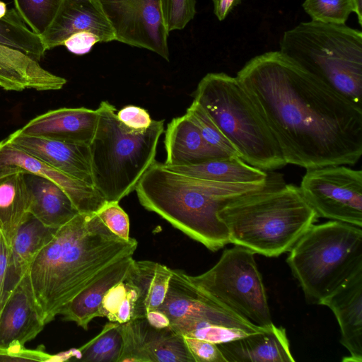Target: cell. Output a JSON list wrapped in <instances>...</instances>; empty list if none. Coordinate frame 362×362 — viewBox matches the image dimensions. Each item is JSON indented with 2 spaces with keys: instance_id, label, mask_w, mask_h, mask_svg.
Masks as SVG:
<instances>
[{
  "instance_id": "1",
  "label": "cell",
  "mask_w": 362,
  "mask_h": 362,
  "mask_svg": "<svg viewBox=\"0 0 362 362\" xmlns=\"http://www.w3.org/2000/svg\"><path fill=\"white\" fill-rule=\"evenodd\" d=\"M286 164L354 165L362 156V107L279 51L249 60L235 76Z\"/></svg>"
},
{
  "instance_id": "2",
  "label": "cell",
  "mask_w": 362,
  "mask_h": 362,
  "mask_svg": "<svg viewBox=\"0 0 362 362\" xmlns=\"http://www.w3.org/2000/svg\"><path fill=\"white\" fill-rule=\"evenodd\" d=\"M137 245L134 238L112 233L96 213H79L57 228L29 267L45 323L114 264L133 255Z\"/></svg>"
},
{
  "instance_id": "3",
  "label": "cell",
  "mask_w": 362,
  "mask_h": 362,
  "mask_svg": "<svg viewBox=\"0 0 362 362\" xmlns=\"http://www.w3.org/2000/svg\"><path fill=\"white\" fill-rule=\"evenodd\" d=\"M265 182L236 184L194 178L155 162L135 191L146 210L209 250L217 251L230 243L228 228L218 217L219 209L230 199L262 187Z\"/></svg>"
},
{
  "instance_id": "4",
  "label": "cell",
  "mask_w": 362,
  "mask_h": 362,
  "mask_svg": "<svg viewBox=\"0 0 362 362\" xmlns=\"http://www.w3.org/2000/svg\"><path fill=\"white\" fill-rule=\"evenodd\" d=\"M264 185L230 199L218 211L230 243L273 257L289 252L317 221L299 187L269 171Z\"/></svg>"
},
{
  "instance_id": "5",
  "label": "cell",
  "mask_w": 362,
  "mask_h": 362,
  "mask_svg": "<svg viewBox=\"0 0 362 362\" xmlns=\"http://www.w3.org/2000/svg\"><path fill=\"white\" fill-rule=\"evenodd\" d=\"M97 110L98 124L89 145L93 185L106 202H119L135 190L156 162L164 119L135 130L118 119L115 107L107 101H102Z\"/></svg>"
},
{
  "instance_id": "6",
  "label": "cell",
  "mask_w": 362,
  "mask_h": 362,
  "mask_svg": "<svg viewBox=\"0 0 362 362\" xmlns=\"http://www.w3.org/2000/svg\"><path fill=\"white\" fill-rule=\"evenodd\" d=\"M280 51L362 107V33L346 24L310 21L286 30Z\"/></svg>"
},
{
  "instance_id": "7",
  "label": "cell",
  "mask_w": 362,
  "mask_h": 362,
  "mask_svg": "<svg viewBox=\"0 0 362 362\" xmlns=\"http://www.w3.org/2000/svg\"><path fill=\"white\" fill-rule=\"evenodd\" d=\"M192 96L244 161L267 172L287 165L266 122L236 77L209 73Z\"/></svg>"
},
{
  "instance_id": "8",
  "label": "cell",
  "mask_w": 362,
  "mask_h": 362,
  "mask_svg": "<svg viewBox=\"0 0 362 362\" xmlns=\"http://www.w3.org/2000/svg\"><path fill=\"white\" fill-rule=\"evenodd\" d=\"M286 262L310 304L320 305L362 269V230L329 221L313 224L289 251Z\"/></svg>"
},
{
  "instance_id": "9",
  "label": "cell",
  "mask_w": 362,
  "mask_h": 362,
  "mask_svg": "<svg viewBox=\"0 0 362 362\" xmlns=\"http://www.w3.org/2000/svg\"><path fill=\"white\" fill-rule=\"evenodd\" d=\"M255 254L235 245L225 250L208 271L187 276L193 285L213 300L257 325L266 326L272 320Z\"/></svg>"
},
{
  "instance_id": "10",
  "label": "cell",
  "mask_w": 362,
  "mask_h": 362,
  "mask_svg": "<svg viewBox=\"0 0 362 362\" xmlns=\"http://www.w3.org/2000/svg\"><path fill=\"white\" fill-rule=\"evenodd\" d=\"M300 192L322 217L362 226V171L344 165L306 169Z\"/></svg>"
},
{
  "instance_id": "11",
  "label": "cell",
  "mask_w": 362,
  "mask_h": 362,
  "mask_svg": "<svg viewBox=\"0 0 362 362\" xmlns=\"http://www.w3.org/2000/svg\"><path fill=\"white\" fill-rule=\"evenodd\" d=\"M115 40L153 52L169 61L168 37L160 0H96Z\"/></svg>"
},
{
  "instance_id": "12",
  "label": "cell",
  "mask_w": 362,
  "mask_h": 362,
  "mask_svg": "<svg viewBox=\"0 0 362 362\" xmlns=\"http://www.w3.org/2000/svg\"><path fill=\"white\" fill-rule=\"evenodd\" d=\"M187 275L173 269L165 298L157 308L168 317L170 322L181 319L202 320L250 333L263 328L211 298L193 285Z\"/></svg>"
},
{
  "instance_id": "13",
  "label": "cell",
  "mask_w": 362,
  "mask_h": 362,
  "mask_svg": "<svg viewBox=\"0 0 362 362\" xmlns=\"http://www.w3.org/2000/svg\"><path fill=\"white\" fill-rule=\"evenodd\" d=\"M16 172L52 180L66 193L81 214L96 213L107 202L93 185L58 170L4 139L0 141V176Z\"/></svg>"
},
{
  "instance_id": "14",
  "label": "cell",
  "mask_w": 362,
  "mask_h": 362,
  "mask_svg": "<svg viewBox=\"0 0 362 362\" xmlns=\"http://www.w3.org/2000/svg\"><path fill=\"white\" fill-rule=\"evenodd\" d=\"M46 324L37 303L29 269L8 293L0 313V351L22 349Z\"/></svg>"
},
{
  "instance_id": "15",
  "label": "cell",
  "mask_w": 362,
  "mask_h": 362,
  "mask_svg": "<svg viewBox=\"0 0 362 362\" xmlns=\"http://www.w3.org/2000/svg\"><path fill=\"white\" fill-rule=\"evenodd\" d=\"M81 31L95 33L101 42L115 40V33L96 0H62L54 19L40 37L47 51Z\"/></svg>"
},
{
  "instance_id": "16",
  "label": "cell",
  "mask_w": 362,
  "mask_h": 362,
  "mask_svg": "<svg viewBox=\"0 0 362 362\" xmlns=\"http://www.w3.org/2000/svg\"><path fill=\"white\" fill-rule=\"evenodd\" d=\"M6 139L14 146L58 170L93 185L88 145L28 136L21 134L18 130L11 133Z\"/></svg>"
},
{
  "instance_id": "17",
  "label": "cell",
  "mask_w": 362,
  "mask_h": 362,
  "mask_svg": "<svg viewBox=\"0 0 362 362\" xmlns=\"http://www.w3.org/2000/svg\"><path fill=\"white\" fill-rule=\"evenodd\" d=\"M98 121L97 109L62 107L35 117L18 130L28 136L89 146Z\"/></svg>"
},
{
  "instance_id": "18",
  "label": "cell",
  "mask_w": 362,
  "mask_h": 362,
  "mask_svg": "<svg viewBox=\"0 0 362 362\" xmlns=\"http://www.w3.org/2000/svg\"><path fill=\"white\" fill-rule=\"evenodd\" d=\"M320 305L328 307L340 328V343L349 355L345 362L362 361V269L356 272Z\"/></svg>"
},
{
  "instance_id": "19",
  "label": "cell",
  "mask_w": 362,
  "mask_h": 362,
  "mask_svg": "<svg viewBox=\"0 0 362 362\" xmlns=\"http://www.w3.org/2000/svg\"><path fill=\"white\" fill-rule=\"evenodd\" d=\"M66 82V78L46 70L28 54L0 44L1 88L8 91L57 90Z\"/></svg>"
},
{
  "instance_id": "20",
  "label": "cell",
  "mask_w": 362,
  "mask_h": 362,
  "mask_svg": "<svg viewBox=\"0 0 362 362\" xmlns=\"http://www.w3.org/2000/svg\"><path fill=\"white\" fill-rule=\"evenodd\" d=\"M227 362H294L286 329L273 323L257 332L218 344Z\"/></svg>"
},
{
  "instance_id": "21",
  "label": "cell",
  "mask_w": 362,
  "mask_h": 362,
  "mask_svg": "<svg viewBox=\"0 0 362 362\" xmlns=\"http://www.w3.org/2000/svg\"><path fill=\"white\" fill-rule=\"evenodd\" d=\"M164 145L168 165L197 164L230 156L206 141L197 125L185 113L168 123Z\"/></svg>"
},
{
  "instance_id": "22",
  "label": "cell",
  "mask_w": 362,
  "mask_h": 362,
  "mask_svg": "<svg viewBox=\"0 0 362 362\" xmlns=\"http://www.w3.org/2000/svg\"><path fill=\"white\" fill-rule=\"evenodd\" d=\"M28 192L29 213L47 226L59 228L78 214L66 193L52 180L24 173Z\"/></svg>"
},
{
  "instance_id": "23",
  "label": "cell",
  "mask_w": 362,
  "mask_h": 362,
  "mask_svg": "<svg viewBox=\"0 0 362 362\" xmlns=\"http://www.w3.org/2000/svg\"><path fill=\"white\" fill-rule=\"evenodd\" d=\"M133 255L114 264L93 283L67 303L59 312L66 321L75 322L88 329L90 322L99 317V308L106 292L116 284L123 281L134 262Z\"/></svg>"
},
{
  "instance_id": "24",
  "label": "cell",
  "mask_w": 362,
  "mask_h": 362,
  "mask_svg": "<svg viewBox=\"0 0 362 362\" xmlns=\"http://www.w3.org/2000/svg\"><path fill=\"white\" fill-rule=\"evenodd\" d=\"M57 230L45 226L30 214L20 225L9 246L6 296Z\"/></svg>"
},
{
  "instance_id": "25",
  "label": "cell",
  "mask_w": 362,
  "mask_h": 362,
  "mask_svg": "<svg viewBox=\"0 0 362 362\" xmlns=\"http://www.w3.org/2000/svg\"><path fill=\"white\" fill-rule=\"evenodd\" d=\"M173 269L150 260H134L124 280L137 291L134 319L144 318L147 312L158 308L168 289Z\"/></svg>"
},
{
  "instance_id": "26",
  "label": "cell",
  "mask_w": 362,
  "mask_h": 362,
  "mask_svg": "<svg viewBox=\"0 0 362 362\" xmlns=\"http://www.w3.org/2000/svg\"><path fill=\"white\" fill-rule=\"evenodd\" d=\"M161 165L173 173L206 180L236 184H260L268 173L252 166L238 156H226L185 165Z\"/></svg>"
},
{
  "instance_id": "27",
  "label": "cell",
  "mask_w": 362,
  "mask_h": 362,
  "mask_svg": "<svg viewBox=\"0 0 362 362\" xmlns=\"http://www.w3.org/2000/svg\"><path fill=\"white\" fill-rule=\"evenodd\" d=\"M24 173L0 176V232L8 247L20 225L30 214Z\"/></svg>"
},
{
  "instance_id": "28",
  "label": "cell",
  "mask_w": 362,
  "mask_h": 362,
  "mask_svg": "<svg viewBox=\"0 0 362 362\" xmlns=\"http://www.w3.org/2000/svg\"><path fill=\"white\" fill-rule=\"evenodd\" d=\"M139 320L150 362H194L182 335L170 327L156 329L145 318Z\"/></svg>"
},
{
  "instance_id": "29",
  "label": "cell",
  "mask_w": 362,
  "mask_h": 362,
  "mask_svg": "<svg viewBox=\"0 0 362 362\" xmlns=\"http://www.w3.org/2000/svg\"><path fill=\"white\" fill-rule=\"evenodd\" d=\"M0 44L21 50L39 61L46 49L41 37L23 22L15 8L0 19Z\"/></svg>"
},
{
  "instance_id": "30",
  "label": "cell",
  "mask_w": 362,
  "mask_h": 362,
  "mask_svg": "<svg viewBox=\"0 0 362 362\" xmlns=\"http://www.w3.org/2000/svg\"><path fill=\"white\" fill-rule=\"evenodd\" d=\"M170 327L182 336L216 344L237 340L252 334L241 328L194 319H181L171 322Z\"/></svg>"
},
{
  "instance_id": "31",
  "label": "cell",
  "mask_w": 362,
  "mask_h": 362,
  "mask_svg": "<svg viewBox=\"0 0 362 362\" xmlns=\"http://www.w3.org/2000/svg\"><path fill=\"white\" fill-rule=\"evenodd\" d=\"M122 347L121 324L109 322L93 340L78 349L82 361L118 362Z\"/></svg>"
},
{
  "instance_id": "32",
  "label": "cell",
  "mask_w": 362,
  "mask_h": 362,
  "mask_svg": "<svg viewBox=\"0 0 362 362\" xmlns=\"http://www.w3.org/2000/svg\"><path fill=\"white\" fill-rule=\"evenodd\" d=\"M15 9L27 26L42 36L48 29L62 0H13Z\"/></svg>"
},
{
  "instance_id": "33",
  "label": "cell",
  "mask_w": 362,
  "mask_h": 362,
  "mask_svg": "<svg viewBox=\"0 0 362 362\" xmlns=\"http://www.w3.org/2000/svg\"><path fill=\"white\" fill-rule=\"evenodd\" d=\"M186 114L197 125L207 143L228 156L240 157L234 146L198 103L193 100Z\"/></svg>"
},
{
  "instance_id": "34",
  "label": "cell",
  "mask_w": 362,
  "mask_h": 362,
  "mask_svg": "<svg viewBox=\"0 0 362 362\" xmlns=\"http://www.w3.org/2000/svg\"><path fill=\"white\" fill-rule=\"evenodd\" d=\"M303 8L311 21L336 24H345L354 11L353 0H305Z\"/></svg>"
},
{
  "instance_id": "35",
  "label": "cell",
  "mask_w": 362,
  "mask_h": 362,
  "mask_svg": "<svg viewBox=\"0 0 362 362\" xmlns=\"http://www.w3.org/2000/svg\"><path fill=\"white\" fill-rule=\"evenodd\" d=\"M122 347L118 362H150L139 319L121 324Z\"/></svg>"
},
{
  "instance_id": "36",
  "label": "cell",
  "mask_w": 362,
  "mask_h": 362,
  "mask_svg": "<svg viewBox=\"0 0 362 362\" xmlns=\"http://www.w3.org/2000/svg\"><path fill=\"white\" fill-rule=\"evenodd\" d=\"M160 3L168 33L185 28L196 13L195 0H160Z\"/></svg>"
},
{
  "instance_id": "37",
  "label": "cell",
  "mask_w": 362,
  "mask_h": 362,
  "mask_svg": "<svg viewBox=\"0 0 362 362\" xmlns=\"http://www.w3.org/2000/svg\"><path fill=\"white\" fill-rule=\"evenodd\" d=\"M96 214L115 235L124 240L130 238L129 216L119 202H107Z\"/></svg>"
},
{
  "instance_id": "38",
  "label": "cell",
  "mask_w": 362,
  "mask_h": 362,
  "mask_svg": "<svg viewBox=\"0 0 362 362\" xmlns=\"http://www.w3.org/2000/svg\"><path fill=\"white\" fill-rule=\"evenodd\" d=\"M194 362H227L218 344L183 336Z\"/></svg>"
},
{
  "instance_id": "39",
  "label": "cell",
  "mask_w": 362,
  "mask_h": 362,
  "mask_svg": "<svg viewBox=\"0 0 362 362\" xmlns=\"http://www.w3.org/2000/svg\"><path fill=\"white\" fill-rule=\"evenodd\" d=\"M129 286L124 281L112 286L105 294L99 308V317L114 322L115 314L126 298Z\"/></svg>"
},
{
  "instance_id": "40",
  "label": "cell",
  "mask_w": 362,
  "mask_h": 362,
  "mask_svg": "<svg viewBox=\"0 0 362 362\" xmlns=\"http://www.w3.org/2000/svg\"><path fill=\"white\" fill-rule=\"evenodd\" d=\"M62 361V354L50 355L44 348L36 349H12L0 351V361Z\"/></svg>"
},
{
  "instance_id": "41",
  "label": "cell",
  "mask_w": 362,
  "mask_h": 362,
  "mask_svg": "<svg viewBox=\"0 0 362 362\" xmlns=\"http://www.w3.org/2000/svg\"><path fill=\"white\" fill-rule=\"evenodd\" d=\"M118 119L129 128L135 130L146 129L152 122L148 112L135 105H127L117 113Z\"/></svg>"
},
{
  "instance_id": "42",
  "label": "cell",
  "mask_w": 362,
  "mask_h": 362,
  "mask_svg": "<svg viewBox=\"0 0 362 362\" xmlns=\"http://www.w3.org/2000/svg\"><path fill=\"white\" fill-rule=\"evenodd\" d=\"M98 42H101V40L97 35L88 31H81L70 35L62 45L71 53L81 55L89 52Z\"/></svg>"
},
{
  "instance_id": "43",
  "label": "cell",
  "mask_w": 362,
  "mask_h": 362,
  "mask_svg": "<svg viewBox=\"0 0 362 362\" xmlns=\"http://www.w3.org/2000/svg\"><path fill=\"white\" fill-rule=\"evenodd\" d=\"M214 13L219 21L224 20L241 0H212Z\"/></svg>"
},
{
  "instance_id": "44",
  "label": "cell",
  "mask_w": 362,
  "mask_h": 362,
  "mask_svg": "<svg viewBox=\"0 0 362 362\" xmlns=\"http://www.w3.org/2000/svg\"><path fill=\"white\" fill-rule=\"evenodd\" d=\"M144 318L149 325L156 329H163L170 326V320L168 317L158 309L149 310Z\"/></svg>"
},
{
  "instance_id": "45",
  "label": "cell",
  "mask_w": 362,
  "mask_h": 362,
  "mask_svg": "<svg viewBox=\"0 0 362 362\" xmlns=\"http://www.w3.org/2000/svg\"><path fill=\"white\" fill-rule=\"evenodd\" d=\"M354 12L356 14L360 25L362 23V0H353Z\"/></svg>"
},
{
  "instance_id": "46",
  "label": "cell",
  "mask_w": 362,
  "mask_h": 362,
  "mask_svg": "<svg viewBox=\"0 0 362 362\" xmlns=\"http://www.w3.org/2000/svg\"><path fill=\"white\" fill-rule=\"evenodd\" d=\"M6 4L0 0V19L4 18L8 12Z\"/></svg>"
}]
</instances>
